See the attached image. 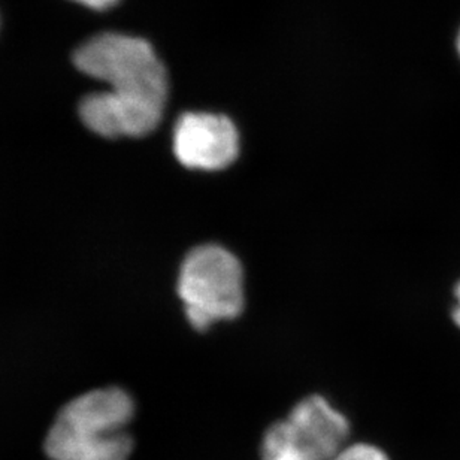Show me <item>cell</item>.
Wrapping results in <instances>:
<instances>
[{
    "label": "cell",
    "mask_w": 460,
    "mask_h": 460,
    "mask_svg": "<svg viewBox=\"0 0 460 460\" xmlns=\"http://www.w3.org/2000/svg\"><path fill=\"white\" fill-rule=\"evenodd\" d=\"M173 153L186 168L220 171L239 153V133L226 115L187 112L173 130Z\"/></svg>",
    "instance_id": "4"
},
{
    "label": "cell",
    "mask_w": 460,
    "mask_h": 460,
    "mask_svg": "<svg viewBox=\"0 0 460 460\" xmlns=\"http://www.w3.org/2000/svg\"><path fill=\"white\" fill-rule=\"evenodd\" d=\"M78 71L111 89L80 103L83 123L103 137H141L153 132L168 101V74L146 40L101 33L74 53Z\"/></svg>",
    "instance_id": "1"
},
{
    "label": "cell",
    "mask_w": 460,
    "mask_h": 460,
    "mask_svg": "<svg viewBox=\"0 0 460 460\" xmlns=\"http://www.w3.org/2000/svg\"><path fill=\"white\" fill-rule=\"evenodd\" d=\"M457 49H459V54H460V31H459V38H457Z\"/></svg>",
    "instance_id": "10"
},
{
    "label": "cell",
    "mask_w": 460,
    "mask_h": 460,
    "mask_svg": "<svg viewBox=\"0 0 460 460\" xmlns=\"http://www.w3.org/2000/svg\"><path fill=\"white\" fill-rule=\"evenodd\" d=\"M288 434L310 460H332L347 446V417L322 396H308L284 419Z\"/></svg>",
    "instance_id": "5"
},
{
    "label": "cell",
    "mask_w": 460,
    "mask_h": 460,
    "mask_svg": "<svg viewBox=\"0 0 460 460\" xmlns=\"http://www.w3.org/2000/svg\"><path fill=\"white\" fill-rule=\"evenodd\" d=\"M332 460H389V457L376 446L358 443L342 447Z\"/></svg>",
    "instance_id": "7"
},
{
    "label": "cell",
    "mask_w": 460,
    "mask_h": 460,
    "mask_svg": "<svg viewBox=\"0 0 460 460\" xmlns=\"http://www.w3.org/2000/svg\"><path fill=\"white\" fill-rule=\"evenodd\" d=\"M261 453V460H310L293 441L284 420L277 421L266 430Z\"/></svg>",
    "instance_id": "6"
},
{
    "label": "cell",
    "mask_w": 460,
    "mask_h": 460,
    "mask_svg": "<svg viewBox=\"0 0 460 460\" xmlns=\"http://www.w3.org/2000/svg\"><path fill=\"white\" fill-rule=\"evenodd\" d=\"M76 4H84L87 8L96 9V11H105L119 4V0H74Z\"/></svg>",
    "instance_id": "8"
},
{
    "label": "cell",
    "mask_w": 460,
    "mask_h": 460,
    "mask_svg": "<svg viewBox=\"0 0 460 460\" xmlns=\"http://www.w3.org/2000/svg\"><path fill=\"white\" fill-rule=\"evenodd\" d=\"M133 414L132 396L119 387L81 394L58 412L45 438V453L49 460H128Z\"/></svg>",
    "instance_id": "2"
},
{
    "label": "cell",
    "mask_w": 460,
    "mask_h": 460,
    "mask_svg": "<svg viewBox=\"0 0 460 460\" xmlns=\"http://www.w3.org/2000/svg\"><path fill=\"white\" fill-rule=\"evenodd\" d=\"M455 297H456V305L453 308V320L456 326L460 328V283L457 284L456 290H455Z\"/></svg>",
    "instance_id": "9"
},
{
    "label": "cell",
    "mask_w": 460,
    "mask_h": 460,
    "mask_svg": "<svg viewBox=\"0 0 460 460\" xmlns=\"http://www.w3.org/2000/svg\"><path fill=\"white\" fill-rule=\"evenodd\" d=\"M178 295L193 328L205 331L218 320L234 319L243 306V272L226 248L207 243L182 261Z\"/></svg>",
    "instance_id": "3"
}]
</instances>
